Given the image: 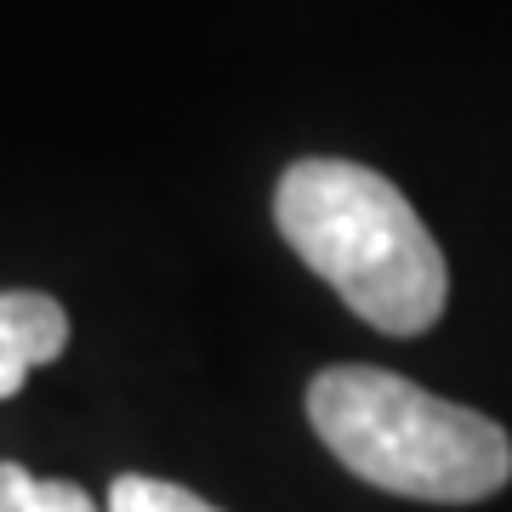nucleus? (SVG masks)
<instances>
[{
  "label": "nucleus",
  "mask_w": 512,
  "mask_h": 512,
  "mask_svg": "<svg viewBox=\"0 0 512 512\" xmlns=\"http://www.w3.org/2000/svg\"><path fill=\"white\" fill-rule=\"evenodd\" d=\"M274 222L365 325L421 336L444 313L450 268L439 239L382 171L353 160H296L279 177Z\"/></svg>",
  "instance_id": "obj_1"
},
{
  "label": "nucleus",
  "mask_w": 512,
  "mask_h": 512,
  "mask_svg": "<svg viewBox=\"0 0 512 512\" xmlns=\"http://www.w3.org/2000/svg\"><path fill=\"white\" fill-rule=\"evenodd\" d=\"M308 421L353 478L404 501L473 507L512 478V439L490 416L376 365L319 370Z\"/></svg>",
  "instance_id": "obj_2"
},
{
  "label": "nucleus",
  "mask_w": 512,
  "mask_h": 512,
  "mask_svg": "<svg viewBox=\"0 0 512 512\" xmlns=\"http://www.w3.org/2000/svg\"><path fill=\"white\" fill-rule=\"evenodd\" d=\"M69 348V313L40 291H0V399Z\"/></svg>",
  "instance_id": "obj_3"
},
{
  "label": "nucleus",
  "mask_w": 512,
  "mask_h": 512,
  "mask_svg": "<svg viewBox=\"0 0 512 512\" xmlns=\"http://www.w3.org/2000/svg\"><path fill=\"white\" fill-rule=\"evenodd\" d=\"M0 512H103L69 478H35L18 461H0Z\"/></svg>",
  "instance_id": "obj_4"
},
{
  "label": "nucleus",
  "mask_w": 512,
  "mask_h": 512,
  "mask_svg": "<svg viewBox=\"0 0 512 512\" xmlns=\"http://www.w3.org/2000/svg\"><path fill=\"white\" fill-rule=\"evenodd\" d=\"M109 512H222V507H211L205 495L183 490V484H165V478H148V473H126V478H114Z\"/></svg>",
  "instance_id": "obj_5"
}]
</instances>
